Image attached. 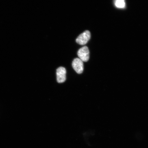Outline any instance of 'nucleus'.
<instances>
[{
  "mask_svg": "<svg viewBox=\"0 0 148 148\" xmlns=\"http://www.w3.org/2000/svg\"><path fill=\"white\" fill-rule=\"evenodd\" d=\"M114 3L116 7L119 8H124L125 6V0H115Z\"/></svg>",
  "mask_w": 148,
  "mask_h": 148,
  "instance_id": "obj_5",
  "label": "nucleus"
},
{
  "mask_svg": "<svg viewBox=\"0 0 148 148\" xmlns=\"http://www.w3.org/2000/svg\"><path fill=\"white\" fill-rule=\"evenodd\" d=\"M66 70L64 67L61 66L57 69L56 75L57 82L62 83L66 80Z\"/></svg>",
  "mask_w": 148,
  "mask_h": 148,
  "instance_id": "obj_4",
  "label": "nucleus"
},
{
  "mask_svg": "<svg viewBox=\"0 0 148 148\" xmlns=\"http://www.w3.org/2000/svg\"><path fill=\"white\" fill-rule=\"evenodd\" d=\"M90 38V33L89 31L86 30L79 35L76 39V41L80 45L86 44Z\"/></svg>",
  "mask_w": 148,
  "mask_h": 148,
  "instance_id": "obj_2",
  "label": "nucleus"
},
{
  "mask_svg": "<svg viewBox=\"0 0 148 148\" xmlns=\"http://www.w3.org/2000/svg\"><path fill=\"white\" fill-rule=\"evenodd\" d=\"M79 58L83 62H87L90 58V51L86 46H83L77 52Z\"/></svg>",
  "mask_w": 148,
  "mask_h": 148,
  "instance_id": "obj_1",
  "label": "nucleus"
},
{
  "mask_svg": "<svg viewBox=\"0 0 148 148\" xmlns=\"http://www.w3.org/2000/svg\"><path fill=\"white\" fill-rule=\"evenodd\" d=\"M73 69L78 74L82 73L84 70L83 62L79 58H75L72 63Z\"/></svg>",
  "mask_w": 148,
  "mask_h": 148,
  "instance_id": "obj_3",
  "label": "nucleus"
}]
</instances>
